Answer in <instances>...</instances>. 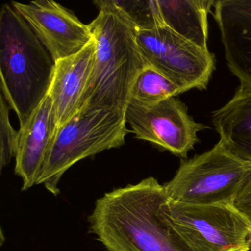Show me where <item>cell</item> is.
<instances>
[{"label":"cell","instance_id":"obj_1","mask_svg":"<svg viewBox=\"0 0 251 251\" xmlns=\"http://www.w3.org/2000/svg\"><path fill=\"white\" fill-rule=\"evenodd\" d=\"M168 199L153 177L107 192L89 216L91 232L108 251H192L164 217Z\"/></svg>","mask_w":251,"mask_h":251},{"label":"cell","instance_id":"obj_2","mask_svg":"<svg viewBox=\"0 0 251 251\" xmlns=\"http://www.w3.org/2000/svg\"><path fill=\"white\" fill-rule=\"evenodd\" d=\"M55 61L25 20L11 5L0 15L1 93L23 127L46 98Z\"/></svg>","mask_w":251,"mask_h":251},{"label":"cell","instance_id":"obj_3","mask_svg":"<svg viewBox=\"0 0 251 251\" xmlns=\"http://www.w3.org/2000/svg\"><path fill=\"white\" fill-rule=\"evenodd\" d=\"M89 25L96 52L79 112L102 108L125 114L133 83L148 66L136 32L118 16L103 11Z\"/></svg>","mask_w":251,"mask_h":251},{"label":"cell","instance_id":"obj_4","mask_svg":"<svg viewBox=\"0 0 251 251\" xmlns=\"http://www.w3.org/2000/svg\"><path fill=\"white\" fill-rule=\"evenodd\" d=\"M124 114L112 110L79 112L57 129L37 185L51 193H60L58 183L75 164L126 142L129 130Z\"/></svg>","mask_w":251,"mask_h":251},{"label":"cell","instance_id":"obj_5","mask_svg":"<svg viewBox=\"0 0 251 251\" xmlns=\"http://www.w3.org/2000/svg\"><path fill=\"white\" fill-rule=\"evenodd\" d=\"M251 177V164L233 156L218 142L210 151L182 159L164 187L169 198L176 202L234 204Z\"/></svg>","mask_w":251,"mask_h":251},{"label":"cell","instance_id":"obj_6","mask_svg":"<svg viewBox=\"0 0 251 251\" xmlns=\"http://www.w3.org/2000/svg\"><path fill=\"white\" fill-rule=\"evenodd\" d=\"M163 212L192 251L251 250V220L233 204L196 205L169 198Z\"/></svg>","mask_w":251,"mask_h":251},{"label":"cell","instance_id":"obj_7","mask_svg":"<svg viewBox=\"0 0 251 251\" xmlns=\"http://www.w3.org/2000/svg\"><path fill=\"white\" fill-rule=\"evenodd\" d=\"M136 40L148 65L180 88L205 89L215 70V57L183 39L166 26L136 33Z\"/></svg>","mask_w":251,"mask_h":251},{"label":"cell","instance_id":"obj_8","mask_svg":"<svg viewBox=\"0 0 251 251\" xmlns=\"http://www.w3.org/2000/svg\"><path fill=\"white\" fill-rule=\"evenodd\" d=\"M125 117L137 139L182 158H186L200 142L198 133L207 128L195 122L188 113L187 106L176 98L148 107L129 103Z\"/></svg>","mask_w":251,"mask_h":251},{"label":"cell","instance_id":"obj_9","mask_svg":"<svg viewBox=\"0 0 251 251\" xmlns=\"http://www.w3.org/2000/svg\"><path fill=\"white\" fill-rule=\"evenodd\" d=\"M11 5L55 61L76 55L94 41L89 25L83 24L58 2L37 0L27 4L12 2Z\"/></svg>","mask_w":251,"mask_h":251},{"label":"cell","instance_id":"obj_10","mask_svg":"<svg viewBox=\"0 0 251 251\" xmlns=\"http://www.w3.org/2000/svg\"><path fill=\"white\" fill-rule=\"evenodd\" d=\"M214 7L227 67L251 84V0H219Z\"/></svg>","mask_w":251,"mask_h":251},{"label":"cell","instance_id":"obj_11","mask_svg":"<svg viewBox=\"0 0 251 251\" xmlns=\"http://www.w3.org/2000/svg\"><path fill=\"white\" fill-rule=\"evenodd\" d=\"M57 127L52 101L47 95L19 130L15 173L23 181V191L37 185Z\"/></svg>","mask_w":251,"mask_h":251},{"label":"cell","instance_id":"obj_12","mask_svg":"<svg viewBox=\"0 0 251 251\" xmlns=\"http://www.w3.org/2000/svg\"><path fill=\"white\" fill-rule=\"evenodd\" d=\"M95 52L94 39L76 55L55 61L48 95L52 101L57 129L80 111L93 69Z\"/></svg>","mask_w":251,"mask_h":251},{"label":"cell","instance_id":"obj_13","mask_svg":"<svg viewBox=\"0 0 251 251\" xmlns=\"http://www.w3.org/2000/svg\"><path fill=\"white\" fill-rule=\"evenodd\" d=\"M219 142L233 156L251 164V84L240 83L227 104L212 113Z\"/></svg>","mask_w":251,"mask_h":251},{"label":"cell","instance_id":"obj_14","mask_svg":"<svg viewBox=\"0 0 251 251\" xmlns=\"http://www.w3.org/2000/svg\"><path fill=\"white\" fill-rule=\"evenodd\" d=\"M164 26L197 46L208 49V15L213 0H158Z\"/></svg>","mask_w":251,"mask_h":251},{"label":"cell","instance_id":"obj_15","mask_svg":"<svg viewBox=\"0 0 251 251\" xmlns=\"http://www.w3.org/2000/svg\"><path fill=\"white\" fill-rule=\"evenodd\" d=\"M95 4L100 11L120 17L136 33L164 26L158 0H98Z\"/></svg>","mask_w":251,"mask_h":251},{"label":"cell","instance_id":"obj_16","mask_svg":"<svg viewBox=\"0 0 251 251\" xmlns=\"http://www.w3.org/2000/svg\"><path fill=\"white\" fill-rule=\"evenodd\" d=\"M183 93L184 92L179 86L148 65L136 77L129 103L142 107L151 106Z\"/></svg>","mask_w":251,"mask_h":251},{"label":"cell","instance_id":"obj_17","mask_svg":"<svg viewBox=\"0 0 251 251\" xmlns=\"http://www.w3.org/2000/svg\"><path fill=\"white\" fill-rule=\"evenodd\" d=\"M11 107L4 98L0 95V142L1 152L0 161L3 168L9 164L12 157L16 156L19 131L14 130L9 119V109Z\"/></svg>","mask_w":251,"mask_h":251},{"label":"cell","instance_id":"obj_18","mask_svg":"<svg viewBox=\"0 0 251 251\" xmlns=\"http://www.w3.org/2000/svg\"><path fill=\"white\" fill-rule=\"evenodd\" d=\"M233 205L251 220V177L236 197Z\"/></svg>","mask_w":251,"mask_h":251}]
</instances>
